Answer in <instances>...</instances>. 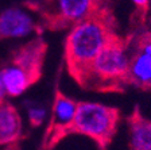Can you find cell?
Returning <instances> with one entry per match:
<instances>
[{"mask_svg": "<svg viewBox=\"0 0 151 150\" xmlns=\"http://www.w3.org/2000/svg\"><path fill=\"white\" fill-rule=\"evenodd\" d=\"M150 7H151V1H150Z\"/></svg>", "mask_w": 151, "mask_h": 150, "instance_id": "obj_15", "label": "cell"}, {"mask_svg": "<svg viewBox=\"0 0 151 150\" xmlns=\"http://www.w3.org/2000/svg\"><path fill=\"white\" fill-rule=\"evenodd\" d=\"M107 1L108 0H57V12L50 16L47 25L57 30L70 27L93 14Z\"/></svg>", "mask_w": 151, "mask_h": 150, "instance_id": "obj_6", "label": "cell"}, {"mask_svg": "<svg viewBox=\"0 0 151 150\" xmlns=\"http://www.w3.org/2000/svg\"><path fill=\"white\" fill-rule=\"evenodd\" d=\"M120 112L115 107L101 103L78 101L74 118L65 131V137L84 135L97 145L100 150H107L117 133Z\"/></svg>", "mask_w": 151, "mask_h": 150, "instance_id": "obj_3", "label": "cell"}, {"mask_svg": "<svg viewBox=\"0 0 151 150\" xmlns=\"http://www.w3.org/2000/svg\"><path fill=\"white\" fill-rule=\"evenodd\" d=\"M22 135V120L18 111L8 103H0V146L12 145Z\"/></svg>", "mask_w": 151, "mask_h": 150, "instance_id": "obj_10", "label": "cell"}, {"mask_svg": "<svg viewBox=\"0 0 151 150\" xmlns=\"http://www.w3.org/2000/svg\"><path fill=\"white\" fill-rule=\"evenodd\" d=\"M128 85L151 91V33L131 37Z\"/></svg>", "mask_w": 151, "mask_h": 150, "instance_id": "obj_4", "label": "cell"}, {"mask_svg": "<svg viewBox=\"0 0 151 150\" xmlns=\"http://www.w3.org/2000/svg\"><path fill=\"white\" fill-rule=\"evenodd\" d=\"M116 34L109 0L93 14L70 26L65 42V62L69 75L80 85L92 61Z\"/></svg>", "mask_w": 151, "mask_h": 150, "instance_id": "obj_1", "label": "cell"}, {"mask_svg": "<svg viewBox=\"0 0 151 150\" xmlns=\"http://www.w3.org/2000/svg\"><path fill=\"white\" fill-rule=\"evenodd\" d=\"M131 37L116 34L92 61L81 87L100 92H120L128 85Z\"/></svg>", "mask_w": 151, "mask_h": 150, "instance_id": "obj_2", "label": "cell"}, {"mask_svg": "<svg viewBox=\"0 0 151 150\" xmlns=\"http://www.w3.org/2000/svg\"><path fill=\"white\" fill-rule=\"evenodd\" d=\"M129 150H151V119L142 115L138 107L127 118Z\"/></svg>", "mask_w": 151, "mask_h": 150, "instance_id": "obj_9", "label": "cell"}, {"mask_svg": "<svg viewBox=\"0 0 151 150\" xmlns=\"http://www.w3.org/2000/svg\"><path fill=\"white\" fill-rule=\"evenodd\" d=\"M31 16L20 8H8L0 14V37L23 38L34 31Z\"/></svg>", "mask_w": 151, "mask_h": 150, "instance_id": "obj_8", "label": "cell"}, {"mask_svg": "<svg viewBox=\"0 0 151 150\" xmlns=\"http://www.w3.org/2000/svg\"><path fill=\"white\" fill-rule=\"evenodd\" d=\"M46 43L41 38H37L16 51L12 62L22 66L37 81L42 75V66H43L45 56H46Z\"/></svg>", "mask_w": 151, "mask_h": 150, "instance_id": "obj_7", "label": "cell"}, {"mask_svg": "<svg viewBox=\"0 0 151 150\" xmlns=\"http://www.w3.org/2000/svg\"><path fill=\"white\" fill-rule=\"evenodd\" d=\"M7 96V92H6V88H4V83H3V78H1V73H0V103L4 101V97Z\"/></svg>", "mask_w": 151, "mask_h": 150, "instance_id": "obj_14", "label": "cell"}, {"mask_svg": "<svg viewBox=\"0 0 151 150\" xmlns=\"http://www.w3.org/2000/svg\"><path fill=\"white\" fill-rule=\"evenodd\" d=\"M132 3L135 4V7L138 8V11L143 16L148 12V8H150V0H132Z\"/></svg>", "mask_w": 151, "mask_h": 150, "instance_id": "obj_13", "label": "cell"}, {"mask_svg": "<svg viewBox=\"0 0 151 150\" xmlns=\"http://www.w3.org/2000/svg\"><path fill=\"white\" fill-rule=\"evenodd\" d=\"M1 78L4 83V88L8 96H19L34 84L35 80L26 72L22 66L12 62L0 70Z\"/></svg>", "mask_w": 151, "mask_h": 150, "instance_id": "obj_11", "label": "cell"}, {"mask_svg": "<svg viewBox=\"0 0 151 150\" xmlns=\"http://www.w3.org/2000/svg\"><path fill=\"white\" fill-rule=\"evenodd\" d=\"M45 116H46V111L42 107L35 106L28 109V118H30V122L32 126H39L45 120Z\"/></svg>", "mask_w": 151, "mask_h": 150, "instance_id": "obj_12", "label": "cell"}, {"mask_svg": "<svg viewBox=\"0 0 151 150\" xmlns=\"http://www.w3.org/2000/svg\"><path fill=\"white\" fill-rule=\"evenodd\" d=\"M77 103L78 101H76L72 97L63 95L60 89H57L53 103L51 120L49 123L46 135H45L42 150H53L61 141L66 138L65 131L74 118Z\"/></svg>", "mask_w": 151, "mask_h": 150, "instance_id": "obj_5", "label": "cell"}]
</instances>
